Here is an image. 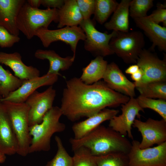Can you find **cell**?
I'll list each match as a JSON object with an SVG mask.
<instances>
[{"mask_svg":"<svg viewBox=\"0 0 166 166\" xmlns=\"http://www.w3.org/2000/svg\"><path fill=\"white\" fill-rule=\"evenodd\" d=\"M25 0H0V26L11 34L18 36L19 31L16 25L18 15Z\"/></svg>","mask_w":166,"mask_h":166,"instance_id":"cell-19","label":"cell"},{"mask_svg":"<svg viewBox=\"0 0 166 166\" xmlns=\"http://www.w3.org/2000/svg\"><path fill=\"white\" fill-rule=\"evenodd\" d=\"M119 3L114 0H95L94 19L102 24L114 12Z\"/></svg>","mask_w":166,"mask_h":166,"instance_id":"cell-27","label":"cell"},{"mask_svg":"<svg viewBox=\"0 0 166 166\" xmlns=\"http://www.w3.org/2000/svg\"><path fill=\"white\" fill-rule=\"evenodd\" d=\"M135 88L142 96L166 100V81L151 82Z\"/></svg>","mask_w":166,"mask_h":166,"instance_id":"cell-26","label":"cell"},{"mask_svg":"<svg viewBox=\"0 0 166 166\" xmlns=\"http://www.w3.org/2000/svg\"><path fill=\"white\" fill-rule=\"evenodd\" d=\"M83 20L76 0H65L64 5L58 9V29L79 26Z\"/></svg>","mask_w":166,"mask_h":166,"instance_id":"cell-22","label":"cell"},{"mask_svg":"<svg viewBox=\"0 0 166 166\" xmlns=\"http://www.w3.org/2000/svg\"><path fill=\"white\" fill-rule=\"evenodd\" d=\"M145 44L144 35L140 31H115L109 45L114 54L121 58L125 63L135 64L144 49Z\"/></svg>","mask_w":166,"mask_h":166,"instance_id":"cell-6","label":"cell"},{"mask_svg":"<svg viewBox=\"0 0 166 166\" xmlns=\"http://www.w3.org/2000/svg\"><path fill=\"white\" fill-rule=\"evenodd\" d=\"M79 26L86 36L84 47L86 50L96 57H103L114 54L109 43L115 34V31L110 34L99 31L95 28L94 21L91 19L83 20Z\"/></svg>","mask_w":166,"mask_h":166,"instance_id":"cell-8","label":"cell"},{"mask_svg":"<svg viewBox=\"0 0 166 166\" xmlns=\"http://www.w3.org/2000/svg\"><path fill=\"white\" fill-rule=\"evenodd\" d=\"M152 0H133L131 1L129 14L133 19L147 16L148 11L153 6Z\"/></svg>","mask_w":166,"mask_h":166,"instance_id":"cell-32","label":"cell"},{"mask_svg":"<svg viewBox=\"0 0 166 166\" xmlns=\"http://www.w3.org/2000/svg\"><path fill=\"white\" fill-rule=\"evenodd\" d=\"M157 7V9L150 15L145 17L157 24L162 22L163 26L166 27V9L165 8V6L162 5H159Z\"/></svg>","mask_w":166,"mask_h":166,"instance_id":"cell-35","label":"cell"},{"mask_svg":"<svg viewBox=\"0 0 166 166\" xmlns=\"http://www.w3.org/2000/svg\"><path fill=\"white\" fill-rule=\"evenodd\" d=\"M136 64L143 75L138 82H133L135 87L155 81H166V60L160 59L151 51L144 49L139 54Z\"/></svg>","mask_w":166,"mask_h":166,"instance_id":"cell-7","label":"cell"},{"mask_svg":"<svg viewBox=\"0 0 166 166\" xmlns=\"http://www.w3.org/2000/svg\"><path fill=\"white\" fill-rule=\"evenodd\" d=\"M58 9H41L32 7L26 2L21 8L17 18V27L28 39L35 36L41 28H48L52 22L57 23Z\"/></svg>","mask_w":166,"mask_h":166,"instance_id":"cell-4","label":"cell"},{"mask_svg":"<svg viewBox=\"0 0 166 166\" xmlns=\"http://www.w3.org/2000/svg\"><path fill=\"white\" fill-rule=\"evenodd\" d=\"M139 69V67L136 64H133L129 66L125 70V73L131 75L137 72Z\"/></svg>","mask_w":166,"mask_h":166,"instance_id":"cell-38","label":"cell"},{"mask_svg":"<svg viewBox=\"0 0 166 166\" xmlns=\"http://www.w3.org/2000/svg\"><path fill=\"white\" fill-rule=\"evenodd\" d=\"M102 78L112 89L129 97H135V86L134 83L127 78L115 62L108 64Z\"/></svg>","mask_w":166,"mask_h":166,"instance_id":"cell-15","label":"cell"},{"mask_svg":"<svg viewBox=\"0 0 166 166\" xmlns=\"http://www.w3.org/2000/svg\"><path fill=\"white\" fill-rule=\"evenodd\" d=\"M65 0H41V5L47 8L59 9L64 5Z\"/></svg>","mask_w":166,"mask_h":166,"instance_id":"cell-36","label":"cell"},{"mask_svg":"<svg viewBox=\"0 0 166 166\" xmlns=\"http://www.w3.org/2000/svg\"><path fill=\"white\" fill-rule=\"evenodd\" d=\"M17 137L9 117L0 101V153L11 156L17 153Z\"/></svg>","mask_w":166,"mask_h":166,"instance_id":"cell-16","label":"cell"},{"mask_svg":"<svg viewBox=\"0 0 166 166\" xmlns=\"http://www.w3.org/2000/svg\"><path fill=\"white\" fill-rule=\"evenodd\" d=\"M56 96V90L50 86L43 92L35 91L28 97L25 102L30 108V127L42 122L45 114L53 107Z\"/></svg>","mask_w":166,"mask_h":166,"instance_id":"cell-11","label":"cell"},{"mask_svg":"<svg viewBox=\"0 0 166 166\" xmlns=\"http://www.w3.org/2000/svg\"><path fill=\"white\" fill-rule=\"evenodd\" d=\"M130 97L115 91L102 81L92 84L74 77L66 81L60 107L62 115L72 121L88 117L107 107H115L128 101Z\"/></svg>","mask_w":166,"mask_h":166,"instance_id":"cell-1","label":"cell"},{"mask_svg":"<svg viewBox=\"0 0 166 166\" xmlns=\"http://www.w3.org/2000/svg\"><path fill=\"white\" fill-rule=\"evenodd\" d=\"M2 97L0 94V100L2 98Z\"/></svg>","mask_w":166,"mask_h":166,"instance_id":"cell-41","label":"cell"},{"mask_svg":"<svg viewBox=\"0 0 166 166\" xmlns=\"http://www.w3.org/2000/svg\"><path fill=\"white\" fill-rule=\"evenodd\" d=\"M131 1L122 0L119 3L111 19L104 24L106 29L115 31H128L129 7Z\"/></svg>","mask_w":166,"mask_h":166,"instance_id":"cell-23","label":"cell"},{"mask_svg":"<svg viewBox=\"0 0 166 166\" xmlns=\"http://www.w3.org/2000/svg\"><path fill=\"white\" fill-rule=\"evenodd\" d=\"M1 101L9 117L17 137L18 146L17 153L26 156L29 154L31 141L29 121V107L25 102Z\"/></svg>","mask_w":166,"mask_h":166,"instance_id":"cell-5","label":"cell"},{"mask_svg":"<svg viewBox=\"0 0 166 166\" xmlns=\"http://www.w3.org/2000/svg\"><path fill=\"white\" fill-rule=\"evenodd\" d=\"M119 111L105 108L87 117L85 120L74 124L72 127L74 139H80L92 132L105 121L117 116Z\"/></svg>","mask_w":166,"mask_h":166,"instance_id":"cell-18","label":"cell"},{"mask_svg":"<svg viewBox=\"0 0 166 166\" xmlns=\"http://www.w3.org/2000/svg\"><path fill=\"white\" fill-rule=\"evenodd\" d=\"M143 75L142 71L139 68L138 70L135 73L131 75L132 79L135 81L134 82H139L142 79Z\"/></svg>","mask_w":166,"mask_h":166,"instance_id":"cell-37","label":"cell"},{"mask_svg":"<svg viewBox=\"0 0 166 166\" xmlns=\"http://www.w3.org/2000/svg\"><path fill=\"white\" fill-rule=\"evenodd\" d=\"M0 64L9 67L15 76L25 81L40 76V71L35 67L27 66L22 61L21 54L18 52L8 53L0 52Z\"/></svg>","mask_w":166,"mask_h":166,"instance_id":"cell-17","label":"cell"},{"mask_svg":"<svg viewBox=\"0 0 166 166\" xmlns=\"http://www.w3.org/2000/svg\"><path fill=\"white\" fill-rule=\"evenodd\" d=\"M97 166H129L127 154L114 152L95 156Z\"/></svg>","mask_w":166,"mask_h":166,"instance_id":"cell-29","label":"cell"},{"mask_svg":"<svg viewBox=\"0 0 166 166\" xmlns=\"http://www.w3.org/2000/svg\"><path fill=\"white\" fill-rule=\"evenodd\" d=\"M141 134L142 140L139 146L141 149L160 145L166 142V121L148 118L146 121L135 119L132 125Z\"/></svg>","mask_w":166,"mask_h":166,"instance_id":"cell-12","label":"cell"},{"mask_svg":"<svg viewBox=\"0 0 166 166\" xmlns=\"http://www.w3.org/2000/svg\"><path fill=\"white\" fill-rule=\"evenodd\" d=\"M35 57L41 60L49 61V67L47 73L61 75L60 70L68 69L72 65L75 57L68 56L65 57H61L53 50L38 49L34 53Z\"/></svg>","mask_w":166,"mask_h":166,"instance_id":"cell-21","label":"cell"},{"mask_svg":"<svg viewBox=\"0 0 166 166\" xmlns=\"http://www.w3.org/2000/svg\"><path fill=\"white\" fill-rule=\"evenodd\" d=\"M73 166H97L95 156L85 147H80L73 151Z\"/></svg>","mask_w":166,"mask_h":166,"instance_id":"cell-31","label":"cell"},{"mask_svg":"<svg viewBox=\"0 0 166 166\" xmlns=\"http://www.w3.org/2000/svg\"><path fill=\"white\" fill-rule=\"evenodd\" d=\"M108 62L103 57L98 56L83 68L80 80L86 84H93L103 78Z\"/></svg>","mask_w":166,"mask_h":166,"instance_id":"cell-24","label":"cell"},{"mask_svg":"<svg viewBox=\"0 0 166 166\" xmlns=\"http://www.w3.org/2000/svg\"><path fill=\"white\" fill-rule=\"evenodd\" d=\"M26 2L30 6L34 8H38L41 5V0H28Z\"/></svg>","mask_w":166,"mask_h":166,"instance_id":"cell-39","label":"cell"},{"mask_svg":"<svg viewBox=\"0 0 166 166\" xmlns=\"http://www.w3.org/2000/svg\"><path fill=\"white\" fill-rule=\"evenodd\" d=\"M62 115L60 107L53 106L41 123L30 127L31 141L29 154L50 150L52 136L55 133L63 132L66 128L65 124L59 121Z\"/></svg>","mask_w":166,"mask_h":166,"instance_id":"cell-3","label":"cell"},{"mask_svg":"<svg viewBox=\"0 0 166 166\" xmlns=\"http://www.w3.org/2000/svg\"><path fill=\"white\" fill-rule=\"evenodd\" d=\"M137 101L142 109H151L158 113L162 119L166 121V100L148 98L140 95L136 98Z\"/></svg>","mask_w":166,"mask_h":166,"instance_id":"cell-30","label":"cell"},{"mask_svg":"<svg viewBox=\"0 0 166 166\" xmlns=\"http://www.w3.org/2000/svg\"><path fill=\"white\" fill-rule=\"evenodd\" d=\"M69 142L73 151L83 147L88 149L94 156L114 152L128 154L132 145L125 136L109 127L101 125L80 139L70 138Z\"/></svg>","mask_w":166,"mask_h":166,"instance_id":"cell-2","label":"cell"},{"mask_svg":"<svg viewBox=\"0 0 166 166\" xmlns=\"http://www.w3.org/2000/svg\"><path fill=\"white\" fill-rule=\"evenodd\" d=\"M55 140L57 146V152L45 166H73L72 157L66 151L61 138L58 136H55Z\"/></svg>","mask_w":166,"mask_h":166,"instance_id":"cell-28","label":"cell"},{"mask_svg":"<svg viewBox=\"0 0 166 166\" xmlns=\"http://www.w3.org/2000/svg\"><path fill=\"white\" fill-rule=\"evenodd\" d=\"M138 141L133 140L127 154L129 166H166V142L153 147L144 149Z\"/></svg>","mask_w":166,"mask_h":166,"instance_id":"cell-9","label":"cell"},{"mask_svg":"<svg viewBox=\"0 0 166 166\" xmlns=\"http://www.w3.org/2000/svg\"><path fill=\"white\" fill-rule=\"evenodd\" d=\"M20 40L18 36L11 34L6 29L0 26V47L2 48H10Z\"/></svg>","mask_w":166,"mask_h":166,"instance_id":"cell-33","label":"cell"},{"mask_svg":"<svg viewBox=\"0 0 166 166\" xmlns=\"http://www.w3.org/2000/svg\"><path fill=\"white\" fill-rule=\"evenodd\" d=\"M77 2L84 20L90 19L93 14L95 0H76Z\"/></svg>","mask_w":166,"mask_h":166,"instance_id":"cell-34","label":"cell"},{"mask_svg":"<svg viewBox=\"0 0 166 166\" xmlns=\"http://www.w3.org/2000/svg\"><path fill=\"white\" fill-rule=\"evenodd\" d=\"M58 76L46 73L41 77L24 81L18 88L0 101L15 103L25 102L28 97L38 88L43 86H52L55 84L58 80Z\"/></svg>","mask_w":166,"mask_h":166,"instance_id":"cell-14","label":"cell"},{"mask_svg":"<svg viewBox=\"0 0 166 166\" xmlns=\"http://www.w3.org/2000/svg\"><path fill=\"white\" fill-rule=\"evenodd\" d=\"M35 36L40 40L45 47H48L53 42L60 41L69 45L75 57L77 44L81 40L85 41V34L79 26H65L57 30L41 28L36 32Z\"/></svg>","mask_w":166,"mask_h":166,"instance_id":"cell-10","label":"cell"},{"mask_svg":"<svg viewBox=\"0 0 166 166\" xmlns=\"http://www.w3.org/2000/svg\"><path fill=\"white\" fill-rule=\"evenodd\" d=\"M136 26L142 30L152 42L149 50L156 47L166 51V27L156 24L146 17L133 19Z\"/></svg>","mask_w":166,"mask_h":166,"instance_id":"cell-20","label":"cell"},{"mask_svg":"<svg viewBox=\"0 0 166 166\" xmlns=\"http://www.w3.org/2000/svg\"><path fill=\"white\" fill-rule=\"evenodd\" d=\"M122 113L115 116L109 120V127L122 135L133 140L132 126L136 117L140 119V112H144V109L139 105L136 98L130 97L128 102L121 105Z\"/></svg>","mask_w":166,"mask_h":166,"instance_id":"cell-13","label":"cell"},{"mask_svg":"<svg viewBox=\"0 0 166 166\" xmlns=\"http://www.w3.org/2000/svg\"><path fill=\"white\" fill-rule=\"evenodd\" d=\"M24 81L4 69L0 64V94L2 98L6 97L10 93L18 88Z\"/></svg>","mask_w":166,"mask_h":166,"instance_id":"cell-25","label":"cell"},{"mask_svg":"<svg viewBox=\"0 0 166 166\" xmlns=\"http://www.w3.org/2000/svg\"><path fill=\"white\" fill-rule=\"evenodd\" d=\"M6 159V155L0 153V163H4Z\"/></svg>","mask_w":166,"mask_h":166,"instance_id":"cell-40","label":"cell"}]
</instances>
